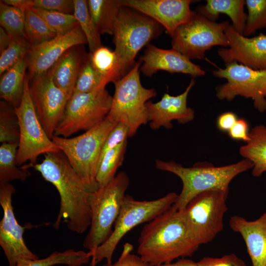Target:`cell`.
<instances>
[{
  "label": "cell",
  "instance_id": "31",
  "mask_svg": "<svg viewBox=\"0 0 266 266\" xmlns=\"http://www.w3.org/2000/svg\"><path fill=\"white\" fill-rule=\"evenodd\" d=\"M73 15L83 33L88 44L89 54L102 46L100 34L95 27L92 20L87 0H74Z\"/></svg>",
  "mask_w": 266,
  "mask_h": 266
},
{
  "label": "cell",
  "instance_id": "40",
  "mask_svg": "<svg viewBox=\"0 0 266 266\" xmlns=\"http://www.w3.org/2000/svg\"><path fill=\"white\" fill-rule=\"evenodd\" d=\"M33 7L73 14L74 0H33Z\"/></svg>",
  "mask_w": 266,
  "mask_h": 266
},
{
  "label": "cell",
  "instance_id": "45",
  "mask_svg": "<svg viewBox=\"0 0 266 266\" xmlns=\"http://www.w3.org/2000/svg\"><path fill=\"white\" fill-rule=\"evenodd\" d=\"M2 1L24 11L29 8L33 7V0H3Z\"/></svg>",
  "mask_w": 266,
  "mask_h": 266
},
{
  "label": "cell",
  "instance_id": "23",
  "mask_svg": "<svg viewBox=\"0 0 266 266\" xmlns=\"http://www.w3.org/2000/svg\"><path fill=\"white\" fill-rule=\"evenodd\" d=\"M244 0H207L205 5L197 7V12L210 20L215 21L220 14L229 17L235 31L243 35L247 13Z\"/></svg>",
  "mask_w": 266,
  "mask_h": 266
},
{
  "label": "cell",
  "instance_id": "41",
  "mask_svg": "<svg viewBox=\"0 0 266 266\" xmlns=\"http://www.w3.org/2000/svg\"><path fill=\"white\" fill-rule=\"evenodd\" d=\"M197 262L199 266H247L245 262L234 253L219 258L204 257Z\"/></svg>",
  "mask_w": 266,
  "mask_h": 266
},
{
  "label": "cell",
  "instance_id": "12",
  "mask_svg": "<svg viewBox=\"0 0 266 266\" xmlns=\"http://www.w3.org/2000/svg\"><path fill=\"white\" fill-rule=\"evenodd\" d=\"M105 88L87 93L73 94L68 100L55 135L68 137L81 131H88L107 116L112 103Z\"/></svg>",
  "mask_w": 266,
  "mask_h": 266
},
{
  "label": "cell",
  "instance_id": "30",
  "mask_svg": "<svg viewBox=\"0 0 266 266\" xmlns=\"http://www.w3.org/2000/svg\"><path fill=\"white\" fill-rule=\"evenodd\" d=\"M127 145V141L107 151L100 160L96 175L99 187L107 185L116 175L123 162Z\"/></svg>",
  "mask_w": 266,
  "mask_h": 266
},
{
  "label": "cell",
  "instance_id": "46",
  "mask_svg": "<svg viewBox=\"0 0 266 266\" xmlns=\"http://www.w3.org/2000/svg\"><path fill=\"white\" fill-rule=\"evenodd\" d=\"M13 38L2 27H0V53L8 47Z\"/></svg>",
  "mask_w": 266,
  "mask_h": 266
},
{
  "label": "cell",
  "instance_id": "1",
  "mask_svg": "<svg viewBox=\"0 0 266 266\" xmlns=\"http://www.w3.org/2000/svg\"><path fill=\"white\" fill-rule=\"evenodd\" d=\"M44 156L41 163L32 167L54 186L59 193L60 210L53 226L58 229L63 221L71 231L83 233L91 225L89 196L93 191L61 151L48 153Z\"/></svg>",
  "mask_w": 266,
  "mask_h": 266
},
{
  "label": "cell",
  "instance_id": "25",
  "mask_svg": "<svg viewBox=\"0 0 266 266\" xmlns=\"http://www.w3.org/2000/svg\"><path fill=\"white\" fill-rule=\"evenodd\" d=\"M249 136L250 140L240 147L239 153L252 163V175L258 177L266 172V126L254 127Z\"/></svg>",
  "mask_w": 266,
  "mask_h": 266
},
{
  "label": "cell",
  "instance_id": "13",
  "mask_svg": "<svg viewBox=\"0 0 266 266\" xmlns=\"http://www.w3.org/2000/svg\"><path fill=\"white\" fill-rule=\"evenodd\" d=\"M216 77L227 82L216 88V97L221 100H233L237 96L251 99L260 112L266 111V70H255L233 62L224 68L212 71Z\"/></svg>",
  "mask_w": 266,
  "mask_h": 266
},
{
  "label": "cell",
  "instance_id": "20",
  "mask_svg": "<svg viewBox=\"0 0 266 266\" xmlns=\"http://www.w3.org/2000/svg\"><path fill=\"white\" fill-rule=\"evenodd\" d=\"M139 60L141 62L140 71L147 77L152 76L159 70L181 73L193 77L205 74L199 66L172 48L164 49L149 44Z\"/></svg>",
  "mask_w": 266,
  "mask_h": 266
},
{
  "label": "cell",
  "instance_id": "14",
  "mask_svg": "<svg viewBox=\"0 0 266 266\" xmlns=\"http://www.w3.org/2000/svg\"><path fill=\"white\" fill-rule=\"evenodd\" d=\"M30 80V94L36 114L52 139L70 97L54 83L49 71Z\"/></svg>",
  "mask_w": 266,
  "mask_h": 266
},
{
  "label": "cell",
  "instance_id": "15",
  "mask_svg": "<svg viewBox=\"0 0 266 266\" xmlns=\"http://www.w3.org/2000/svg\"><path fill=\"white\" fill-rule=\"evenodd\" d=\"M15 192L10 183L0 184V204L3 215L0 222V245L8 261L9 266H16L21 260H36L38 257L26 245L23 233L26 226L17 222L12 204V196Z\"/></svg>",
  "mask_w": 266,
  "mask_h": 266
},
{
  "label": "cell",
  "instance_id": "5",
  "mask_svg": "<svg viewBox=\"0 0 266 266\" xmlns=\"http://www.w3.org/2000/svg\"><path fill=\"white\" fill-rule=\"evenodd\" d=\"M129 183L128 175L121 171L107 185L90 193L91 225L83 242L89 251L102 244L112 234Z\"/></svg>",
  "mask_w": 266,
  "mask_h": 266
},
{
  "label": "cell",
  "instance_id": "19",
  "mask_svg": "<svg viewBox=\"0 0 266 266\" xmlns=\"http://www.w3.org/2000/svg\"><path fill=\"white\" fill-rule=\"evenodd\" d=\"M195 81L192 79L185 90L181 94L174 96L165 93L157 102L148 101L146 103L148 122L151 129L160 127L167 129L172 128L171 122L176 120L184 124L192 121L195 117L193 109L187 106L189 93Z\"/></svg>",
  "mask_w": 266,
  "mask_h": 266
},
{
  "label": "cell",
  "instance_id": "34",
  "mask_svg": "<svg viewBox=\"0 0 266 266\" xmlns=\"http://www.w3.org/2000/svg\"><path fill=\"white\" fill-rule=\"evenodd\" d=\"M106 85L102 77L94 67L90 54H87L80 69L73 94L91 92L105 88Z\"/></svg>",
  "mask_w": 266,
  "mask_h": 266
},
{
  "label": "cell",
  "instance_id": "11",
  "mask_svg": "<svg viewBox=\"0 0 266 266\" xmlns=\"http://www.w3.org/2000/svg\"><path fill=\"white\" fill-rule=\"evenodd\" d=\"M29 82L30 78L27 75L21 102L14 108L20 128L17 163L21 166L29 162L30 168L36 164L39 155L61 150L49 137L39 121L30 94Z\"/></svg>",
  "mask_w": 266,
  "mask_h": 266
},
{
  "label": "cell",
  "instance_id": "38",
  "mask_svg": "<svg viewBox=\"0 0 266 266\" xmlns=\"http://www.w3.org/2000/svg\"><path fill=\"white\" fill-rule=\"evenodd\" d=\"M245 5L248 12L243 35L248 36L266 28V0H246Z\"/></svg>",
  "mask_w": 266,
  "mask_h": 266
},
{
  "label": "cell",
  "instance_id": "8",
  "mask_svg": "<svg viewBox=\"0 0 266 266\" xmlns=\"http://www.w3.org/2000/svg\"><path fill=\"white\" fill-rule=\"evenodd\" d=\"M136 62L131 69L114 83L115 92L107 117L116 123H121L129 129L133 137L142 125L148 122L146 103L157 95L153 88L147 89L141 84L140 67Z\"/></svg>",
  "mask_w": 266,
  "mask_h": 266
},
{
  "label": "cell",
  "instance_id": "26",
  "mask_svg": "<svg viewBox=\"0 0 266 266\" xmlns=\"http://www.w3.org/2000/svg\"><path fill=\"white\" fill-rule=\"evenodd\" d=\"M87 4L92 20L99 33L113 35L123 6L121 0H88Z\"/></svg>",
  "mask_w": 266,
  "mask_h": 266
},
{
  "label": "cell",
  "instance_id": "32",
  "mask_svg": "<svg viewBox=\"0 0 266 266\" xmlns=\"http://www.w3.org/2000/svg\"><path fill=\"white\" fill-rule=\"evenodd\" d=\"M90 54L94 67L106 85L109 82L115 83L117 81V58L114 50L102 45Z\"/></svg>",
  "mask_w": 266,
  "mask_h": 266
},
{
  "label": "cell",
  "instance_id": "37",
  "mask_svg": "<svg viewBox=\"0 0 266 266\" xmlns=\"http://www.w3.org/2000/svg\"><path fill=\"white\" fill-rule=\"evenodd\" d=\"M31 47L24 37L14 38L8 47L0 52V76L26 57Z\"/></svg>",
  "mask_w": 266,
  "mask_h": 266
},
{
  "label": "cell",
  "instance_id": "44",
  "mask_svg": "<svg viewBox=\"0 0 266 266\" xmlns=\"http://www.w3.org/2000/svg\"><path fill=\"white\" fill-rule=\"evenodd\" d=\"M236 115L232 112H226L221 114L218 118L217 125L222 131H229L236 122Z\"/></svg>",
  "mask_w": 266,
  "mask_h": 266
},
{
  "label": "cell",
  "instance_id": "28",
  "mask_svg": "<svg viewBox=\"0 0 266 266\" xmlns=\"http://www.w3.org/2000/svg\"><path fill=\"white\" fill-rule=\"evenodd\" d=\"M91 260L89 252L69 249L63 252L55 251L42 259L21 260L17 262L16 266H52L58 264L80 266L88 264Z\"/></svg>",
  "mask_w": 266,
  "mask_h": 266
},
{
  "label": "cell",
  "instance_id": "9",
  "mask_svg": "<svg viewBox=\"0 0 266 266\" xmlns=\"http://www.w3.org/2000/svg\"><path fill=\"white\" fill-rule=\"evenodd\" d=\"M229 191L213 190L200 193L181 210L191 236L199 245L212 241L223 231Z\"/></svg>",
  "mask_w": 266,
  "mask_h": 266
},
{
  "label": "cell",
  "instance_id": "2",
  "mask_svg": "<svg viewBox=\"0 0 266 266\" xmlns=\"http://www.w3.org/2000/svg\"><path fill=\"white\" fill-rule=\"evenodd\" d=\"M138 242L137 254L150 266L192 257L200 246L174 204L143 227Z\"/></svg>",
  "mask_w": 266,
  "mask_h": 266
},
{
  "label": "cell",
  "instance_id": "6",
  "mask_svg": "<svg viewBox=\"0 0 266 266\" xmlns=\"http://www.w3.org/2000/svg\"><path fill=\"white\" fill-rule=\"evenodd\" d=\"M117 124L106 117L96 126L77 136L68 138L54 135L52 138L93 192L99 188L96 175L102 147Z\"/></svg>",
  "mask_w": 266,
  "mask_h": 266
},
{
  "label": "cell",
  "instance_id": "42",
  "mask_svg": "<svg viewBox=\"0 0 266 266\" xmlns=\"http://www.w3.org/2000/svg\"><path fill=\"white\" fill-rule=\"evenodd\" d=\"M133 246L129 243L124 245L123 249L118 260L114 263H106L103 266H150L138 255L132 254Z\"/></svg>",
  "mask_w": 266,
  "mask_h": 266
},
{
  "label": "cell",
  "instance_id": "22",
  "mask_svg": "<svg viewBox=\"0 0 266 266\" xmlns=\"http://www.w3.org/2000/svg\"><path fill=\"white\" fill-rule=\"evenodd\" d=\"M79 46L67 50L49 70L54 83L70 97L87 54Z\"/></svg>",
  "mask_w": 266,
  "mask_h": 266
},
{
  "label": "cell",
  "instance_id": "4",
  "mask_svg": "<svg viewBox=\"0 0 266 266\" xmlns=\"http://www.w3.org/2000/svg\"><path fill=\"white\" fill-rule=\"evenodd\" d=\"M163 27L132 8L123 5L115 26L113 41L117 58V81L133 66L139 51L162 33Z\"/></svg>",
  "mask_w": 266,
  "mask_h": 266
},
{
  "label": "cell",
  "instance_id": "29",
  "mask_svg": "<svg viewBox=\"0 0 266 266\" xmlns=\"http://www.w3.org/2000/svg\"><path fill=\"white\" fill-rule=\"evenodd\" d=\"M57 34L32 8L25 11L24 37L31 46L51 40Z\"/></svg>",
  "mask_w": 266,
  "mask_h": 266
},
{
  "label": "cell",
  "instance_id": "3",
  "mask_svg": "<svg viewBox=\"0 0 266 266\" xmlns=\"http://www.w3.org/2000/svg\"><path fill=\"white\" fill-rule=\"evenodd\" d=\"M156 167L177 175L183 186L174 205L179 210H183L196 196L213 190H229V184L238 174L252 169V163L244 159L236 163L214 166L208 163H199L192 167H185L174 161L157 160Z\"/></svg>",
  "mask_w": 266,
  "mask_h": 266
},
{
  "label": "cell",
  "instance_id": "36",
  "mask_svg": "<svg viewBox=\"0 0 266 266\" xmlns=\"http://www.w3.org/2000/svg\"><path fill=\"white\" fill-rule=\"evenodd\" d=\"M45 21L57 35L67 33L78 25L73 14L32 7Z\"/></svg>",
  "mask_w": 266,
  "mask_h": 266
},
{
  "label": "cell",
  "instance_id": "43",
  "mask_svg": "<svg viewBox=\"0 0 266 266\" xmlns=\"http://www.w3.org/2000/svg\"><path fill=\"white\" fill-rule=\"evenodd\" d=\"M249 125L244 119H237L229 131V136L233 139L242 140L247 143L250 140Z\"/></svg>",
  "mask_w": 266,
  "mask_h": 266
},
{
  "label": "cell",
  "instance_id": "27",
  "mask_svg": "<svg viewBox=\"0 0 266 266\" xmlns=\"http://www.w3.org/2000/svg\"><path fill=\"white\" fill-rule=\"evenodd\" d=\"M17 143H1L0 146V184L26 180L31 175L26 165L19 167L16 160Z\"/></svg>",
  "mask_w": 266,
  "mask_h": 266
},
{
  "label": "cell",
  "instance_id": "47",
  "mask_svg": "<svg viewBox=\"0 0 266 266\" xmlns=\"http://www.w3.org/2000/svg\"><path fill=\"white\" fill-rule=\"evenodd\" d=\"M158 266H199L198 262L187 258H180L174 262L162 264Z\"/></svg>",
  "mask_w": 266,
  "mask_h": 266
},
{
  "label": "cell",
  "instance_id": "17",
  "mask_svg": "<svg viewBox=\"0 0 266 266\" xmlns=\"http://www.w3.org/2000/svg\"><path fill=\"white\" fill-rule=\"evenodd\" d=\"M86 43V37L78 25L66 34L31 46L27 55L29 78L47 72L69 48Z\"/></svg>",
  "mask_w": 266,
  "mask_h": 266
},
{
  "label": "cell",
  "instance_id": "18",
  "mask_svg": "<svg viewBox=\"0 0 266 266\" xmlns=\"http://www.w3.org/2000/svg\"><path fill=\"white\" fill-rule=\"evenodd\" d=\"M123 5L134 9L156 21L171 36L190 18L191 0H121Z\"/></svg>",
  "mask_w": 266,
  "mask_h": 266
},
{
  "label": "cell",
  "instance_id": "35",
  "mask_svg": "<svg viewBox=\"0 0 266 266\" xmlns=\"http://www.w3.org/2000/svg\"><path fill=\"white\" fill-rule=\"evenodd\" d=\"M0 24L12 38L24 37L25 11L0 0Z\"/></svg>",
  "mask_w": 266,
  "mask_h": 266
},
{
  "label": "cell",
  "instance_id": "16",
  "mask_svg": "<svg viewBox=\"0 0 266 266\" xmlns=\"http://www.w3.org/2000/svg\"><path fill=\"white\" fill-rule=\"evenodd\" d=\"M229 46L218 54L225 63L236 62L255 70H266V34L248 37L237 32L232 25L225 30Z\"/></svg>",
  "mask_w": 266,
  "mask_h": 266
},
{
  "label": "cell",
  "instance_id": "39",
  "mask_svg": "<svg viewBox=\"0 0 266 266\" xmlns=\"http://www.w3.org/2000/svg\"><path fill=\"white\" fill-rule=\"evenodd\" d=\"M128 137L129 132L127 127L122 124L117 123L110 132L104 143L99 162L107 151L126 141Z\"/></svg>",
  "mask_w": 266,
  "mask_h": 266
},
{
  "label": "cell",
  "instance_id": "33",
  "mask_svg": "<svg viewBox=\"0 0 266 266\" xmlns=\"http://www.w3.org/2000/svg\"><path fill=\"white\" fill-rule=\"evenodd\" d=\"M20 128L15 108L6 101L0 102V142L18 144Z\"/></svg>",
  "mask_w": 266,
  "mask_h": 266
},
{
  "label": "cell",
  "instance_id": "21",
  "mask_svg": "<svg viewBox=\"0 0 266 266\" xmlns=\"http://www.w3.org/2000/svg\"><path fill=\"white\" fill-rule=\"evenodd\" d=\"M229 222L231 229L243 238L252 266H266V212L253 221L234 215Z\"/></svg>",
  "mask_w": 266,
  "mask_h": 266
},
{
  "label": "cell",
  "instance_id": "24",
  "mask_svg": "<svg viewBox=\"0 0 266 266\" xmlns=\"http://www.w3.org/2000/svg\"><path fill=\"white\" fill-rule=\"evenodd\" d=\"M27 68V56L1 75L0 97L14 107L21 102Z\"/></svg>",
  "mask_w": 266,
  "mask_h": 266
},
{
  "label": "cell",
  "instance_id": "7",
  "mask_svg": "<svg viewBox=\"0 0 266 266\" xmlns=\"http://www.w3.org/2000/svg\"><path fill=\"white\" fill-rule=\"evenodd\" d=\"M175 192H170L158 199L138 200L126 195L119 215L114 225L112 234L102 244L89 252L91 255L90 266L97 265L103 259L112 263L113 253L122 238L135 227L148 223L168 210L178 197Z\"/></svg>",
  "mask_w": 266,
  "mask_h": 266
},
{
  "label": "cell",
  "instance_id": "10",
  "mask_svg": "<svg viewBox=\"0 0 266 266\" xmlns=\"http://www.w3.org/2000/svg\"><path fill=\"white\" fill-rule=\"evenodd\" d=\"M230 25L227 21L217 23L193 11L189 20L171 36L172 48L191 60L202 59L212 47L229 46L225 30Z\"/></svg>",
  "mask_w": 266,
  "mask_h": 266
}]
</instances>
